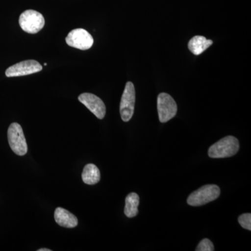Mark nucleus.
I'll list each match as a JSON object with an SVG mask.
<instances>
[{
    "instance_id": "f257e3e1",
    "label": "nucleus",
    "mask_w": 251,
    "mask_h": 251,
    "mask_svg": "<svg viewBox=\"0 0 251 251\" xmlns=\"http://www.w3.org/2000/svg\"><path fill=\"white\" fill-rule=\"evenodd\" d=\"M239 150V140L235 137L229 135L211 145L208 155L212 158H229L237 153Z\"/></svg>"
},
{
    "instance_id": "f03ea898",
    "label": "nucleus",
    "mask_w": 251,
    "mask_h": 251,
    "mask_svg": "<svg viewBox=\"0 0 251 251\" xmlns=\"http://www.w3.org/2000/svg\"><path fill=\"white\" fill-rule=\"evenodd\" d=\"M221 190L219 186L214 184L203 186L197 191L190 194L187 203L193 206H202L215 201L219 197Z\"/></svg>"
},
{
    "instance_id": "7ed1b4c3",
    "label": "nucleus",
    "mask_w": 251,
    "mask_h": 251,
    "mask_svg": "<svg viewBox=\"0 0 251 251\" xmlns=\"http://www.w3.org/2000/svg\"><path fill=\"white\" fill-rule=\"evenodd\" d=\"M19 25L25 32L36 34L44 28L45 19L41 13L34 10H27L20 16Z\"/></svg>"
},
{
    "instance_id": "20e7f679",
    "label": "nucleus",
    "mask_w": 251,
    "mask_h": 251,
    "mask_svg": "<svg viewBox=\"0 0 251 251\" xmlns=\"http://www.w3.org/2000/svg\"><path fill=\"white\" fill-rule=\"evenodd\" d=\"M8 140L10 148L18 156H24L27 152V145L21 126L12 123L8 129Z\"/></svg>"
},
{
    "instance_id": "39448f33",
    "label": "nucleus",
    "mask_w": 251,
    "mask_h": 251,
    "mask_svg": "<svg viewBox=\"0 0 251 251\" xmlns=\"http://www.w3.org/2000/svg\"><path fill=\"white\" fill-rule=\"evenodd\" d=\"M135 103V87L131 82L126 84L125 91L120 102V111L122 120L129 121L134 113Z\"/></svg>"
},
{
    "instance_id": "423d86ee",
    "label": "nucleus",
    "mask_w": 251,
    "mask_h": 251,
    "mask_svg": "<svg viewBox=\"0 0 251 251\" xmlns=\"http://www.w3.org/2000/svg\"><path fill=\"white\" fill-rule=\"evenodd\" d=\"M158 117L161 123H166L176 116L177 105L171 95L161 93L157 99Z\"/></svg>"
},
{
    "instance_id": "0eeeda50",
    "label": "nucleus",
    "mask_w": 251,
    "mask_h": 251,
    "mask_svg": "<svg viewBox=\"0 0 251 251\" xmlns=\"http://www.w3.org/2000/svg\"><path fill=\"white\" fill-rule=\"evenodd\" d=\"M66 42L67 45L75 49L86 50L92 48L94 44V39L90 33L84 29H73L69 33Z\"/></svg>"
},
{
    "instance_id": "6e6552de",
    "label": "nucleus",
    "mask_w": 251,
    "mask_h": 251,
    "mask_svg": "<svg viewBox=\"0 0 251 251\" xmlns=\"http://www.w3.org/2000/svg\"><path fill=\"white\" fill-rule=\"evenodd\" d=\"M42 66L40 63L33 59L25 60L17 63L6 69L5 74L6 77H19L31 75L42 71Z\"/></svg>"
},
{
    "instance_id": "1a4fd4ad",
    "label": "nucleus",
    "mask_w": 251,
    "mask_h": 251,
    "mask_svg": "<svg viewBox=\"0 0 251 251\" xmlns=\"http://www.w3.org/2000/svg\"><path fill=\"white\" fill-rule=\"evenodd\" d=\"M79 101L85 105L99 120H102L106 113V108L103 100L91 93H83L78 97Z\"/></svg>"
},
{
    "instance_id": "9d476101",
    "label": "nucleus",
    "mask_w": 251,
    "mask_h": 251,
    "mask_svg": "<svg viewBox=\"0 0 251 251\" xmlns=\"http://www.w3.org/2000/svg\"><path fill=\"white\" fill-rule=\"evenodd\" d=\"M54 220L59 226L67 228L75 227L78 224L76 216L62 207H57L54 211Z\"/></svg>"
},
{
    "instance_id": "9b49d317",
    "label": "nucleus",
    "mask_w": 251,
    "mask_h": 251,
    "mask_svg": "<svg viewBox=\"0 0 251 251\" xmlns=\"http://www.w3.org/2000/svg\"><path fill=\"white\" fill-rule=\"evenodd\" d=\"M213 44V41L206 39L204 36H196L188 43V49L193 54L198 55L202 54Z\"/></svg>"
},
{
    "instance_id": "f8f14e48",
    "label": "nucleus",
    "mask_w": 251,
    "mask_h": 251,
    "mask_svg": "<svg viewBox=\"0 0 251 251\" xmlns=\"http://www.w3.org/2000/svg\"><path fill=\"white\" fill-rule=\"evenodd\" d=\"M82 179L86 184L94 185L99 183L100 179V173L95 165H86L82 173Z\"/></svg>"
},
{
    "instance_id": "ddd939ff",
    "label": "nucleus",
    "mask_w": 251,
    "mask_h": 251,
    "mask_svg": "<svg viewBox=\"0 0 251 251\" xmlns=\"http://www.w3.org/2000/svg\"><path fill=\"white\" fill-rule=\"evenodd\" d=\"M139 203V196L135 193H129L125 200V215L128 218H133L138 215Z\"/></svg>"
},
{
    "instance_id": "4468645a",
    "label": "nucleus",
    "mask_w": 251,
    "mask_h": 251,
    "mask_svg": "<svg viewBox=\"0 0 251 251\" xmlns=\"http://www.w3.org/2000/svg\"><path fill=\"white\" fill-rule=\"evenodd\" d=\"M214 250L215 249H214V244L208 239H202L196 249V251H214Z\"/></svg>"
},
{
    "instance_id": "2eb2a0df",
    "label": "nucleus",
    "mask_w": 251,
    "mask_h": 251,
    "mask_svg": "<svg viewBox=\"0 0 251 251\" xmlns=\"http://www.w3.org/2000/svg\"><path fill=\"white\" fill-rule=\"evenodd\" d=\"M239 224L243 228L248 229V230H251V214H244L239 216L238 219Z\"/></svg>"
},
{
    "instance_id": "dca6fc26",
    "label": "nucleus",
    "mask_w": 251,
    "mask_h": 251,
    "mask_svg": "<svg viewBox=\"0 0 251 251\" xmlns=\"http://www.w3.org/2000/svg\"><path fill=\"white\" fill-rule=\"evenodd\" d=\"M38 251H51L50 249H39Z\"/></svg>"
}]
</instances>
